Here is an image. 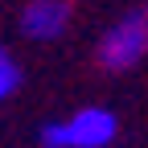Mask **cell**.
I'll use <instances>...</instances> for the list:
<instances>
[{
  "label": "cell",
  "instance_id": "obj_2",
  "mask_svg": "<svg viewBox=\"0 0 148 148\" xmlns=\"http://www.w3.org/2000/svg\"><path fill=\"white\" fill-rule=\"evenodd\" d=\"M144 58H148V4H136L99 37L95 62L103 74H127Z\"/></svg>",
  "mask_w": 148,
  "mask_h": 148
},
{
  "label": "cell",
  "instance_id": "obj_3",
  "mask_svg": "<svg viewBox=\"0 0 148 148\" xmlns=\"http://www.w3.org/2000/svg\"><path fill=\"white\" fill-rule=\"evenodd\" d=\"M70 29V0H29L21 8V33L29 41H58Z\"/></svg>",
  "mask_w": 148,
  "mask_h": 148
},
{
  "label": "cell",
  "instance_id": "obj_1",
  "mask_svg": "<svg viewBox=\"0 0 148 148\" xmlns=\"http://www.w3.org/2000/svg\"><path fill=\"white\" fill-rule=\"evenodd\" d=\"M119 136V115L111 107H78L70 115L41 127L37 144L41 148H111Z\"/></svg>",
  "mask_w": 148,
  "mask_h": 148
},
{
  "label": "cell",
  "instance_id": "obj_4",
  "mask_svg": "<svg viewBox=\"0 0 148 148\" xmlns=\"http://www.w3.org/2000/svg\"><path fill=\"white\" fill-rule=\"evenodd\" d=\"M16 90H21V66H16V58L0 45V103H8Z\"/></svg>",
  "mask_w": 148,
  "mask_h": 148
}]
</instances>
